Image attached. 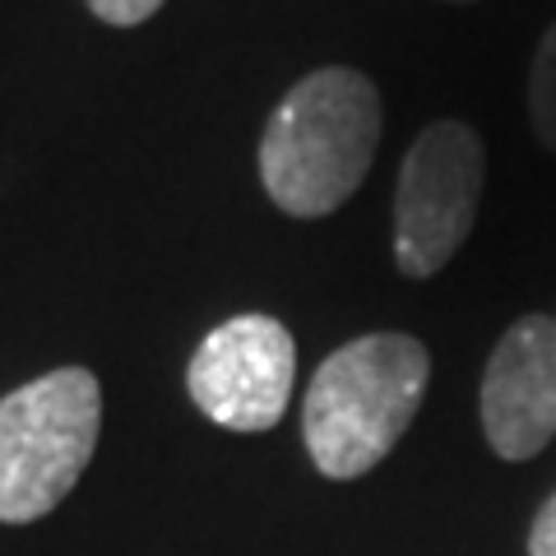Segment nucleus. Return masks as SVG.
<instances>
[{
	"label": "nucleus",
	"mask_w": 556,
	"mask_h": 556,
	"mask_svg": "<svg viewBox=\"0 0 556 556\" xmlns=\"http://www.w3.org/2000/svg\"><path fill=\"white\" fill-rule=\"evenodd\" d=\"M482 431L501 459H533L556 437V320L525 316L482 371Z\"/></svg>",
	"instance_id": "423d86ee"
},
{
	"label": "nucleus",
	"mask_w": 556,
	"mask_h": 556,
	"mask_svg": "<svg viewBox=\"0 0 556 556\" xmlns=\"http://www.w3.org/2000/svg\"><path fill=\"white\" fill-rule=\"evenodd\" d=\"M380 93L362 70L329 65L292 84L260 139V181L292 218H325L367 181Z\"/></svg>",
	"instance_id": "f257e3e1"
},
{
	"label": "nucleus",
	"mask_w": 556,
	"mask_h": 556,
	"mask_svg": "<svg viewBox=\"0 0 556 556\" xmlns=\"http://www.w3.org/2000/svg\"><path fill=\"white\" fill-rule=\"evenodd\" d=\"M529 556H556V496L547 501L533 519V533H529Z\"/></svg>",
	"instance_id": "1a4fd4ad"
},
{
	"label": "nucleus",
	"mask_w": 556,
	"mask_h": 556,
	"mask_svg": "<svg viewBox=\"0 0 556 556\" xmlns=\"http://www.w3.org/2000/svg\"><path fill=\"white\" fill-rule=\"evenodd\" d=\"M529 112H533V130L543 139V149L556 153V24L538 42L533 75H529Z\"/></svg>",
	"instance_id": "0eeeda50"
},
{
	"label": "nucleus",
	"mask_w": 556,
	"mask_h": 556,
	"mask_svg": "<svg viewBox=\"0 0 556 556\" xmlns=\"http://www.w3.org/2000/svg\"><path fill=\"white\" fill-rule=\"evenodd\" d=\"M102 427L98 376L61 367L0 399V525H33L75 492Z\"/></svg>",
	"instance_id": "7ed1b4c3"
},
{
	"label": "nucleus",
	"mask_w": 556,
	"mask_h": 556,
	"mask_svg": "<svg viewBox=\"0 0 556 556\" xmlns=\"http://www.w3.org/2000/svg\"><path fill=\"white\" fill-rule=\"evenodd\" d=\"M298 343L274 316L223 320L190 357L186 386L208 422L228 431H269L288 413Z\"/></svg>",
	"instance_id": "39448f33"
},
{
	"label": "nucleus",
	"mask_w": 556,
	"mask_h": 556,
	"mask_svg": "<svg viewBox=\"0 0 556 556\" xmlns=\"http://www.w3.org/2000/svg\"><path fill=\"white\" fill-rule=\"evenodd\" d=\"M163 0H89V10L98 14L102 24H116V28H130V24H144L149 14H159Z\"/></svg>",
	"instance_id": "6e6552de"
},
{
	"label": "nucleus",
	"mask_w": 556,
	"mask_h": 556,
	"mask_svg": "<svg viewBox=\"0 0 556 556\" xmlns=\"http://www.w3.org/2000/svg\"><path fill=\"white\" fill-rule=\"evenodd\" d=\"M482 200V139L464 121L417 135L394 186V260L408 278L441 274L468 241Z\"/></svg>",
	"instance_id": "20e7f679"
},
{
	"label": "nucleus",
	"mask_w": 556,
	"mask_h": 556,
	"mask_svg": "<svg viewBox=\"0 0 556 556\" xmlns=\"http://www.w3.org/2000/svg\"><path fill=\"white\" fill-rule=\"evenodd\" d=\"M431 380V357L413 334H362L320 362L302 404L311 464L348 482L404 441Z\"/></svg>",
	"instance_id": "f03ea898"
}]
</instances>
